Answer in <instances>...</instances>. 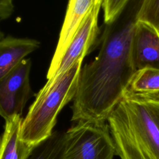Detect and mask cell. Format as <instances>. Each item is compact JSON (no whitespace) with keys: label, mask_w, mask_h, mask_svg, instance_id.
<instances>
[{"label":"cell","mask_w":159,"mask_h":159,"mask_svg":"<svg viewBox=\"0 0 159 159\" xmlns=\"http://www.w3.org/2000/svg\"><path fill=\"white\" fill-rule=\"evenodd\" d=\"M14 11V0H0V20L10 17Z\"/></svg>","instance_id":"15"},{"label":"cell","mask_w":159,"mask_h":159,"mask_svg":"<svg viewBox=\"0 0 159 159\" xmlns=\"http://www.w3.org/2000/svg\"><path fill=\"white\" fill-rule=\"evenodd\" d=\"M120 159H159V101L125 93L107 119Z\"/></svg>","instance_id":"2"},{"label":"cell","mask_w":159,"mask_h":159,"mask_svg":"<svg viewBox=\"0 0 159 159\" xmlns=\"http://www.w3.org/2000/svg\"><path fill=\"white\" fill-rule=\"evenodd\" d=\"M101 1H102V0H101Z\"/></svg>","instance_id":"19"},{"label":"cell","mask_w":159,"mask_h":159,"mask_svg":"<svg viewBox=\"0 0 159 159\" xmlns=\"http://www.w3.org/2000/svg\"><path fill=\"white\" fill-rule=\"evenodd\" d=\"M31 66L30 58H26L0 80V116L5 120L20 116L31 96Z\"/></svg>","instance_id":"5"},{"label":"cell","mask_w":159,"mask_h":159,"mask_svg":"<svg viewBox=\"0 0 159 159\" xmlns=\"http://www.w3.org/2000/svg\"><path fill=\"white\" fill-rule=\"evenodd\" d=\"M131 53L136 71L145 68L159 70V36L152 25L135 20Z\"/></svg>","instance_id":"8"},{"label":"cell","mask_w":159,"mask_h":159,"mask_svg":"<svg viewBox=\"0 0 159 159\" xmlns=\"http://www.w3.org/2000/svg\"><path fill=\"white\" fill-rule=\"evenodd\" d=\"M66 133L54 131L43 140L32 145L25 159H62Z\"/></svg>","instance_id":"11"},{"label":"cell","mask_w":159,"mask_h":159,"mask_svg":"<svg viewBox=\"0 0 159 159\" xmlns=\"http://www.w3.org/2000/svg\"><path fill=\"white\" fill-rule=\"evenodd\" d=\"M153 26V25H152ZM153 28H154V29L155 30V31H156V32L157 33V34L158 35V36H159V28H157V27H154V26H153Z\"/></svg>","instance_id":"17"},{"label":"cell","mask_w":159,"mask_h":159,"mask_svg":"<svg viewBox=\"0 0 159 159\" xmlns=\"http://www.w3.org/2000/svg\"><path fill=\"white\" fill-rule=\"evenodd\" d=\"M65 133L62 159H112L116 155L107 120L79 121Z\"/></svg>","instance_id":"4"},{"label":"cell","mask_w":159,"mask_h":159,"mask_svg":"<svg viewBox=\"0 0 159 159\" xmlns=\"http://www.w3.org/2000/svg\"><path fill=\"white\" fill-rule=\"evenodd\" d=\"M83 60H80L68 70L48 80L39 91L23 119L21 139L32 146L49 137L60 111L76 92L80 73Z\"/></svg>","instance_id":"3"},{"label":"cell","mask_w":159,"mask_h":159,"mask_svg":"<svg viewBox=\"0 0 159 159\" xmlns=\"http://www.w3.org/2000/svg\"><path fill=\"white\" fill-rule=\"evenodd\" d=\"M106 25L98 55L81 67L73 99L72 121H106L136 71L131 53L135 18L117 27Z\"/></svg>","instance_id":"1"},{"label":"cell","mask_w":159,"mask_h":159,"mask_svg":"<svg viewBox=\"0 0 159 159\" xmlns=\"http://www.w3.org/2000/svg\"><path fill=\"white\" fill-rule=\"evenodd\" d=\"M134 18L159 28V0H142Z\"/></svg>","instance_id":"13"},{"label":"cell","mask_w":159,"mask_h":159,"mask_svg":"<svg viewBox=\"0 0 159 159\" xmlns=\"http://www.w3.org/2000/svg\"><path fill=\"white\" fill-rule=\"evenodd\" d=\"M126 93L131 94L135 96H137L140 98L159 101V91H155V92H150V93Z\"/></svg>","instance_id":"16"},{"label":"cell","mask_w":159,"mask_h":159,"mask_svg":"<svg viewBox=\"0 0 159 159\" xmlns=\"http://www.w3.org/2000/svg\"><path fill=\"white\" fill-rule=\"evenodd\" d=\"M158 91L159 70L145 68L138 70L134 73L125 93H143Z\"/></svg>","instance_id":"12"},{"label":"cell","mask_w":159,"mask_h":159,"mask_svg":"<svg viewBox=\"0 0 159 159\" xmlns=\"http://www.w3.org/2000/svg\"><path fill=\"white\" fill-rule=\"evenodd\" d=\"M23 119L16 116L6 120L3 134L0 137V159H25L32 146L20 137Z\"/></svg>","instance_id":"10"},{"label":"cell","mask_w":159,"mask_h":159,"mask_svg":"<svg viewBox=\"0 0 159 159\" xmlns=\"http://www.w3.org/2000/svg\"><path fill=\"white\" fill-rule=\"evenodd\" d=\"M102 1L97 0L86 16L65 50L53 78L64 73L80 60H83L97 42L98 19Z\"/></svg>","instance_id":"6"},{"label":"cell","mask_w":159,"mask_h":159,"mask_svg":"<svg viewBox=\"0 0 159 159\" xmlns=\"http://www.w3.org/2000/svg\"><path fill=\"white\" fill-rule=\"evenodd\" d=\"M130 0H102L104 22L106 25L114 23L127 5Z\"/></svg>","instance_id":"14"},{"label":"cell","mask_w":159,"mask_h":159,"mask_svg":"<svg viewBox=\"0 0 159 159\" xmlns=\"http://www.w3.org/2000/svg\"><path fill=\"white\" fill-rule=\"evenodd\" d=\"M97 0H69L59 39L47 74L52 79L59 63L82 21Z\"/></svg>","instance_id":"7"},{"label":"cell","mask_w":159,"mask_h":159,"mask_svg":"<svg viewBox=\"0 0 159 159\" xmlns=\"http://www.w3.org/2000/svg\"><path fill=\"white\" fill-rule=\"evenodd\" d=\"M39 41L8 35L0 39V80L30 53L40 47Z\"/></svg>","instance_id":"9"},{"label":"cell","mask_w":159,"mask_h":159,"mask_svg":"<svg viewBox=\"0 0 159 159\" xmlns=\"http://www.w3.org/2000/svg\"><path fill=\"white\" fill-rule=\"evenodd\" d=\"M4 34L2 32V31L1 30V29H0V39H2V37H4Z\"/></svg>","instance_id":"18"}]
</instances>
